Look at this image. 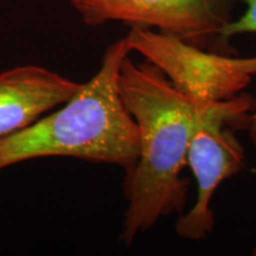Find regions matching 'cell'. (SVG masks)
<instances>
[{"mask_svg":"<svg viewBox=\"0 0 256 256\" xmlns=\"http://www.w3.org/2000/svg\"><path fill=\"white\" fill-rule=\"evenodd\" d=\"M81 84L34 64L0 72V138L23 130L66 104Z\"/></svg>","mask_w":256,"mask_h":256,"instance_id":"8992f818","label":"cell"},{"mask_svg":"<svg viewBox=\"0 0 256 256\" xmlns=\"http://www.w3.org/2000/svg\"><path fill=\"white\" fill-rule=\"evenodd\" d=\"M88 26L120 22L156 28L194 46L228 51L222 30L232 20L234 0H69Z\"/></svg>","mask_w":256,"mask_h":256,"instance_id":"277c9868","label":"cell"},{"mask_svg":"<svg viewBox=\"0 0 256 256\" xmlns=\"http://www.w3.org/2000/svg\"><path fill=\"white\" fill-rule=\"evenodd\" d=\"M246 10L238 19H232L222 30V42L229 48L232 37L243 34H256V0H242Z\"/></svg>","mask_w":256,"mask_h":256,"instance_id":"52a82bcc","label":"cell"},{"mask_svg":"<svg viewBox=\"0 0 256 256\" xmlns=\"http://www.w3.org/2000/svg\"><path fill=\"white\" fill-rule=\"evenodd\" d=\"M188 164L197 182V200L186 215L179 217L176 232L183 238L200 241L214 229L210 206L217 188L246 165L244 150L228 119L215 118L198 128L188 146Z\"/></svg>","mask_w":256,"mask_h":256,"instance_id":"5b68a950","label":"cell"},{"mask_svg":"<svg viewBox=\"0 0 256 256\" xmlns=\"http://www.w3.org/2000/svg\"><path fill=\"white\" fill-rule=\"evenodd\" d=\"M248 130H249V136H250V140L252 145L256 147V112L252 113L250 119H249L248 124Z\"/></svg>","mask_w":256,"mask_h":256,"instance_id":"ba28073f","label":"cell"},{"mask_svg":"<svg viewBox=\"0 0 256 256\" xmlns=\"http://www.w3.org/2000/svg\"><path fill=\"white\" fill-rule=\"evenodd\" d=\"M130 52L126 37L112 43L98 72L82 82L69 101L0 138V172L46 156H69L130 171L139 156V130L121 100L119 75Z\"/></svg>","mask_w":256,"mask_h":256,"instance_id":"7a4b0ae2","label":"cell"},{"mask_svg":"<svg viewBox=\"0 0 256 256\" xmlns=\"http://www.w3.org/2000/svg\"><path fill=\"white\" fill-rule=\"evenodd\" d=\"M130 50L165 74L179 92L202 104L228 101L256 76V56L230 57L153 28L130 26Z\"/></svg>","mask_w":256,"mask_h":256,"instance_id":"3957f363","label":"cell"},{"mask_svg":"<svg viewBox=\"0 0 256 256\" xmlns=\"http://www.w3.org/2000/svg\"><path fill=\"white\" fill-rule=\"evenodd\" d=\"M119 92L139 130V156L124 183L128 206L120 235L130 244L160 218L183 212L188 180L180 174L198 128L215 118L228 119L234 130L247 128L255 98L240 94L215 104L194 101L154 64L134 63L130 56L121 66Z\"/></svg>","mask_w":256,"mask_h":256,"instance_id":"6da1fadb","label":"cell"}]
</instances>
